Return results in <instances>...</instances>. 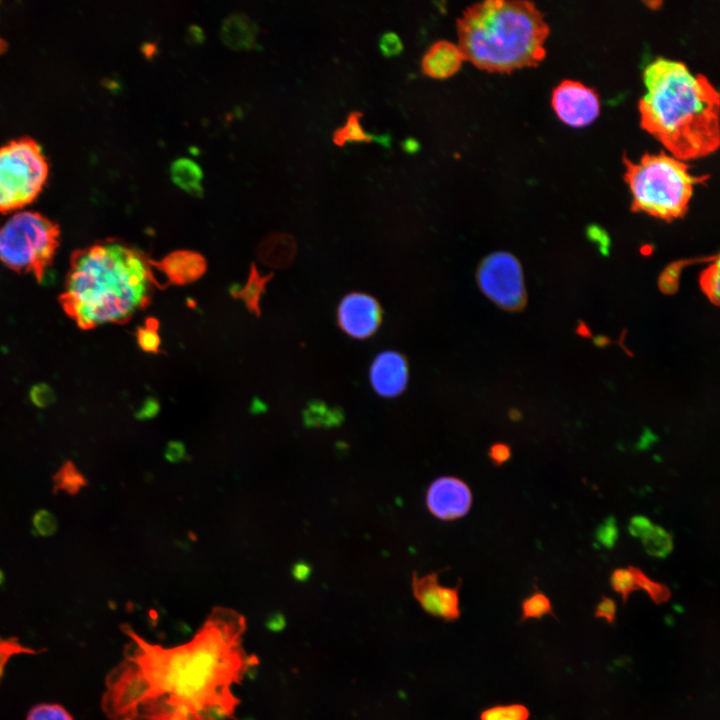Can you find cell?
Returning <instances> with one entry per match:
<instances>
[{
    "mask_svg": "<svg viewBox=\"0 0 720 720\" xmlns=\"http://www.w3.org/2000/svg\"><path fill=\"white\" fill-rule=\"evenodd\" d=\"M247 622L215 607L193 637L165 647L129 625L120 662L105 680L101 706L110 720H234V688L256 658L244 646Z\"/></svg>",
    "mask_w": 720,
    "mask_h": 720,
    "instance_id": "6da1fadb",
    "label": "cell"
},
{
    "mask_svg": "<svg viewBox=\"0 0 720 720\" xmlns=\"http://www.w3.org/2000/svg\"><path fill=\"white\" fill-rule=\"evenodd\" d=\"M643 82L640 125L673 157L697 159L718 149L720 98L705 75L692 74L681 61L659 57L645 67Z\"/></svg>",
    "mask_w": 720,
    "mask_h": 720,
    "instance_id": "7a4b0ae2",
    "label": "cell"
},
{
    "mask_svg": "<svg viewBox=\"0 0 720 720\" xmlns=\"http://www.w3.org/2000/svg\"><path fill=\"white\" fill-rule=\"evenodd\" d=\"M152 272L145 256L118 239L72 252L59 303L83 330L127 322L150 300Z\"/></svg>",
    "mask_w": 720,
    "mask_h": 720,
    "instance_id": "3957f363",
    "label": "cell"
},
{
    "mask_svg": "<svg viewBox=\"0 0 720 720\" xmlns=\"http://www.w3.org/2000/svg\"><path fill=\"white\" fill-rule=\"evenodd\" d=\"M456 21L463 59L479 69L510 73L545 58L550 29L532 1L486 0L467 7Z\"/></svg>",
    "mask_w": 720,
    "mask_h": 720,
    "instance_id": "277c9868",
    "label": "cell"
},
{
    "mask_svg": "<svg viewBox=\"0 0 720 720\" xmlns=\"http://www.w3.org/2000/svg\"><path fill=\"white\" fill-rule=\"evenodd\" d=\"M623 163L624 180L632 194V210L666 221L682 217L694 185L709 178L708 175L693 176L687 163L663 151L645 153L638 162H632L624 154Z\"/></svg>",
    "mask_w": 720,
    "mask_h": 720,
    "instance_id": "5b68a950",
    "label": "cell"
},
{
    "mask_svg": "<svg viewBox=\"0 0 720 720\" xmlns=\"http://www.w3.org/2000/svg\"><path fill=\"white\" fill-rule=\"evenodd\" d=\"M60 244L59 225L36 211H20L0 227V262L41 283Z\"/></svg>",
    "mask_w": 720,
    "mask_h": 720,
    "instance_id": "8992f818",
    "label": "cell"
},
{
    "mask_svg": "<svg viewBox=\"0 0 720 720\" xmlns=\"http://www.w3.org/2000/svg\"><path fill=\"white\" fill-rule=\"evenodd\" d=\"M49 171L42 147L32 137L22 136L0 145V212L10 213L36 200Z\"/></svg>",
    "mask_w": 720,
    "mask_h": 720,
    "instance_id": "52a82bcc",
    "label": "cell"
},
{
    "mask_svg": "<svg viewBox=\"0 0 720 720\" xmlns=\"http://www.w3.org/2000/svg\"><path fill=\"white\" fill-rule=\"evenodd\" d=\"M476 280L482 293L502 309L518 311L526 303L522 267L508 252L497 251L483 258Z\"/></svg>",
    "mask_w": 720,
    "mask_h": 720,
    "instance_id": "ba28073f",
    "label": "cell"
},
{
    "mask_svg": "<svg viewBox=\"0 0 720 720\" xmlns=\"http://www.w3.org/2000/svg\"><path fill=\"white\" fill-rule=\"evenodd\" d=\"M551 103L558 118L571 127L587 126L600 114L599 95L579 81L566 79L559 83Z\"/></svg>",
    "mask_w": 720,
    "mask_h": 720,
    "instance_id": "9c48e42d",
    "label": "cell"
},
{
    "mask_svg": "<svg viewBox=\"0 0 720 720\" xmlns=\"http://www.w3.org/2000/svg\"><path fill=\"white\" fill-rule=\"evenodd\" d=\"M379 302L363 292L345 295L337 307V324L349 337L367 339L374 335L382 322Z\"/></svg>",
    "mask_w": 720,
    "mask_h": 720,
    "instance_id": "30bf717a",
    "label": "cell"
},
{
    "mask_svg": "<svg viewBox=\"0 0 720 720\" xmlns=\"http://www.w3.org/2000/svg\"><path fill=\"white\" fill-rule=\"evenodd\" d=\"M425 502L434 517L452 521L464 517L469 512L472 506V492L462 479L442 476L429 485Z\"/></svg>",
    "mask_w": 720,
    "mask_h": 720,
    "instance_id": "8fae6325",
    "label": "cell"
},
{
    "mask_svg": "<svg viewBox=\"0 0 720 720\" xmlns=\"http://www.w3.org/2000/svg\"><path fill=\"white\" fill-rule=\"evenodd\" d=\"M443 570L431 572L424 576H419L417 572H414L412 575V592L415 599L427 613L452 621L460 616V584L455 587L439 584L438 575Z\"/></svg>",
    "mask_w": 720,
    "mask_h": 720,
    "instance_id": "7c38bea8",
    "label": "cell"
},
{
    "mask_svg": "<svg viewBox=\"0 0 720 720\" xmlns=\"http://www.w3.org/2000/svg\"><path fill=\"white\" fill-rule=\"evenodd\" d=\"M409 368L405 356L397 351L379 353L369 369V380L374 391L385 398L399 396L407 387Z\"/></svg>",
    "mask_w": 720,
    "mask_h": 720,
    "instance_id": "4fadbf2b",
    "label": "cell"
},
{
    "mask_svg": "<svg viewBox=\"0 0 720 720\" xmlns=\"http://www.w3.org/2000/svg\"><path fill=\"white\" fill-rule=\"evenodd\" d=\"M154 265L174 284L195 281L206 271L205 259L192 251H175Z\"/></svg>",
    "mask_w": 720,
    "mask_h": 720,
    "instance_id": "5bb4252c",
    "label": "cell"
},
{
    "mask_svg": "<svg viewBox=\"0 0 720 720\" xmlns=\"http://www.w3.org/2000/svg\"><path fill=\"white\" fill-rule=\"evenodd\" d=\"M463 56L458 46L440 40L435 42L422 58L423 72L433 78H447L458 71Z\"/></svg>",
    "mask_w": 720,
    "mask_h": 720,
    "instance_id": "9a60e30c",
    "label": "cell"
},
{
    "mask_svg": "<svg viewBox=\"0 0 720 720\" xmlns=\"http://www.w3.org/2000/svg\"><path fill=\"white\" fill-rule=\"evenodd\" d=\"M258 27L242 13L229 15L221 27L222 42L233 50L247 51L256 46Z\"/></svg>",
    "mask_w": 720,
    "mask_h": 720,
    "instance_id": "2e32d148",
    "label": "cell"
},
{
    "mask_svg": "<svg viewBox=\"0 0 720 720\" xmlns=\"http://www.w3.org/2000/svg\"><path fill=\"white\" fill-rule=\"evenodd\" d=\"M171 179L175 185L189 193L200 197L203 194L201 167L189 158H179L170 167Z\"/></svg>",
    "mask_w": 720,
    "mask_h": 720,
    "instance_id": "e0dca14e",
    "label": "cell"
},
{
    "mask_svg": "<svg viewBox=\"0 0 720 720\" xmlns=\"http://www.w3.org/2000/svg\"><path fill=\"white\" fill-rule=\"evenodd\" d=\"M53 493L65 492L76 495L88 485L86 477L80 472L73 461H65L52 477Z\"/></svg>",
    "mask_w": 720,
    "mask_h": 720,
    "instance_id": "ac0fdd59",
    "label": "cell"
},
{
    "mask_svg": "<svg viewBox=\"0 0 720 720\" xmlns=\"http://www.w3.org/2000/svg\"><path fill=\"white\" fill-rule=\"evenodd\" d=\"M344 415L339 408H330L322 401H311L303 412L307 427H333L343 422Z\"/></svg>",
    "mask_w": 720,
    "mask_h": 720,
    "instance_id": "d6986e66",
    "label": "cell"
},
{
    "mask_svg": "<svg viewBox=\"0 0 720 720\" xmlns=\"http://www.w3.org/2000/svg\"><path fill=\"white\" fill-rule=\"evenodd\" d=\"M270 277L271 275L267 278L260 276L255 266L252 265L246 285L239 289L232 288L231 293L235 297L238 296L242 298L252 312L259 314L258 301L264 291L265 283Z\"/></svg>",
    "mask_w": 720,
    "mask_h": 720,
    "instance_id": "ffe728a7",
    "label": "cell"
},
{
    "mask_svg": "<svg viewBox=\"0 0 720 720\" xmlns=\"http://www.w3.org/2000/svg\"><path fill=\"white\" fill-rule=\"evenodd\" d=\"M361 116V112L350 113L346 124L334 131L332 140L336 145L342 146L348 141L370 142L373 139L372 135L366 133L362 128L360 124Z\"/></svg>",
    "mask_w": 720,
    "mask_h": 720,
    "instance_id": "44dd1931",
    "label": "cell"
},
{
    "mask_svg": "<svg viewBox=\"0 0 720 720\" xmlns=\"http://www.w3.org/2000/svg\"><path fill=\"white\" fill-rule=\"evenodd\" d=\"M642 539L647 553L656 557H665L673 549L671 534L659 526H652Z\"/></svg>",
    "mask_w": 720,
    "mask_h": 720,
    "instance_id": "7402d4cb",
    "label": "cell"
},
{
    "mask_svg": "<svg viewBox=\"0 0 720 720\" xmlns=\"http://www.w3.org/2000/svg\"><path fill=\"white\" fill-rule=\"evenodd\" d=\"M629 567L634 575L637 589L646 591L654 603L661 604L670 599L671 591L667 585L653 581L637 567Z\"/></svg>",
    "mask_w": 720,
    "mask_h": 720,
    "instance_id": "603a6c76",
    "label": "cell"
},
{
    "mask_svg": "<svg viewBox=\"0 0 720 720\" xmlns=\"http://www.w3.org/2000/svg\"><path fill=\"white\" fill-rule=\"evenodd\" d=\"M521 606L523 620L529 618L539 619L546 614L554 616L549 598L541 592H534L522 602Z\"/></svg>",
    "mask_w": 720,
    "mask_h": 720,
    "instance_id": "cb8c5ba5",
    "label": "cell"
},
{
    "mask_svg": "<svg viewBox=\"0 0 720 720\" xmlns=\"http://www.w3.org/2000/svg\"><path fill=\"white\" fill-rule=\"evenodd\" d=\"M529 710L521 704L500 705L486 709L481 720H527Z\"/></svg>",
    "mask_w": 720,
    "mask_h": 720,
    "instance_id": "d4e9b609",
    "label": "cell"
},
{
    "mask_svg": "<svg viewBox=\"0 0 720 720\" xmlns=\"http://www.w3.org/2000/svg\"><path fill=\"white\" fill-rule=\"evenodd\" d=\"M40 651L23 645L17 638L0 636V682L9 660L19 654H38Z\"/></svg>",
    "mask_w": 720,
    "mask_h": 720,
    "instance_id": "484cf974",
    "label": "cell"
},
{
    "mask_svg": "<svg viewBox=\"0 0 720 720\" xmlns=\"http://www.w3.org/2000/svg\"><path fill=\"white\" fill-rule=\"evenodd\" d=\"M700 286L713 304L719 302V261L712 262L700 275Z\"/></svg>",
    "mask_w": 720,
    "mask_h": 720,
    "instance_id": "4316f807",
    "label": "cell"
},
{
    "mask_svg": "<svg viewBox=\"0 0 720 720\" xmlns=\"http://www.w3.org/2000/svg\"><path fill=\"white\" fill-rule=\"evenodd\" d=\"M158 326L156 319L148 318L144 326L137 330V342L142 350L153 353L158 352L160 346Z\"/></svg>",
    "mask_w": 720,
    "mask_h": 720,
    "instance_id": "83f0119b",
    "label": "cell"
},
{
    "mask_svg": "<svg viewBox=\"0 0 720 720\" xmlns=\"http://www.w3.org/2000/svg\"><path fill=\"white\" fill-rule=\"evenodd\" d=\"M610 583L612 588L621 595L624 603L628 600L629 595L637 590L630 567L615 569L611 574Z\"/></svg>",
    "mask_w": 720,
    "mask_h": 720,
    "instance_id": "f1b7e54d",
    "label": "cell"
},
{
    "mask_svg": "<svg viewBox=\"0 0 720 720\" xmlns=\"http://www.w3.org/2000/svg\"><path fill=\"white\" fill-rule=\"evenodd\" d=\"M26 720H74L70 713L58 704H39L28 713Z\"/></svg>",
    "mask_w": 720,
    "mask_h": 720,
    "instance_id": "f546056e",
    "label": "cell"
},
{
    "mask_svg": "<svg viewBox=\"0 0 720 720\" xmlns=\"http://www.w3.org/2000/svg\"><path fill=\"white\" fill-rule=\"evenodd\" d=\"M688 261H678L669 265L659 277V287L666 294L674 293L679 285L681 269Z\"/></svg>",
    "mask_w": 720,
    "mask_h": 720,
    "instance_id": "4dcf8cb0",
    "label": "cell"
},
{
    "mask_svg": "<svg viewBox=\"0 0 720 720\" xmlns=\"http://www.w3.org/2000/svg\"><path fill=\"white\" fill-rule=\"evenodd\" d=\"M32 524L35 531L41 536H51L57 530V520L47 510L37 511L33 516Z\"/></svg>",
    "mask_w": 720,
    "mask_h": 720,
    "instance_id": "1f68e13d",
    "label": "cell"
},
{
    "mask_svg": "<svg viewBox=\"0 0 720 720\" xmlns=\"http://www.w3.org/2000/svg\"><path fill=\"white\" fill-rule=\"evenodd\" d=\"M597 539L601 544L607 548H612L618 538V529L614 518L610 517L599 526L597 533Z\"/></svg>",
    "mask_w": 720,
    "mask_h": 720,
    "instance_id": "d6a6232c",
    "label": "cell"
},
{
    "mask_svg": "<svg viewBox=\"0 0 720 720\" xmlns=\"http://www.w3.org/2000/svg\"><path fill=\"white\" fill-rule=\"evenodd\" d=\"M379 46L383 55L387 57L398 55L403 49L400 37L394 32L384 33L380 38Z\"/></svg>",
    "mask_w": 720,
    "mask_h": 720,
    "instance_id": "836d02e7",
    "label": "cell"
},
{
    "mask_svg": "<svg viewBox=\"0 0 720 720\" xmlns=\"http://www.w3.org/2000/svg\"><path fill=\"white\" fill-rule=\"evenodd\" d=\"M488 456L494 465L500 466L510 459L511 448L506 443H494L489 448Z\"/></svg>",
    "mask_w": 720,
    "mask_h": 720,
    "instance_id": "e575fe53",
    "label": "cell"
},
{
    "mask_svg": "<svg viewBox=\"0 0 720 720\" xmlns=\"http://www.w3.org/2000/svg\"><path fill=\"white\" fill-rule=\"evenodd\" d=\"M616 616V604L613 599L602 597L595 609L596 618H604L607 622L613 623Z\"/></svg>",
    "mask_w": 720,
    "mask_h": 720,
    "instance_id": "d590c367",
    "label": "cell"
},
{
    "mask_svg": "<svg viewBox=\"0 0 720 720\" xmlns=\"http://www.w3.org/2000/svg\"><path fill=\"white\" fill-rule=\"evenodd\" d=\"M186 457V449L180 441H170L165 449V458L172 463L182 461Z\"/></svg>",
    "mask_w": 720,
    "mask_h": 720,
    "instance_id": "8d00e7d4",
    "label": "cell"
},
{
    "mask_svg": "<svg viewBox=\"0 0 720 720\" xmlns=\"http://www.w3.org/2000/svg\"><path fill=\"white\" fill-rule=\"evenodd\" d=\"M653 525L643 516H635L631 519L629 524V531L633 536L643 537Z\"/></svg>",
    "mask_w": 720,
    "mask_h": 720,
    "instance_id": "74e56055",
    "label": "cell"
},
{
    "mask_svg": "<svg viewBox=\"0 0 720 720\" xmlns=\"http://www.w3.org/2000/svg\"><path fill=\"white\" fill-rule=\"evenodd\" d=\"M160 410L158 401L154 398H148L143 403V406L136 413V418L140 420H146L155 417Z\"/></svg>",
    "mask_w": 720,
    "mask_h": 720,
    "instance_id": "f35d334b",
    "label": "cell"
},
{
    "mask_svg": "<svg viewBox=\"0 0 720 720\" xmlns=\"http://www.w3.org/2000/svg\"><path fill=\"white\" fill-rule=\"evenodd\" d=\"M52 394L48 389L38 388L32 392V400L38 406H46L52 401Z\"/></svg>",
    "mask_w": 720,
    "mask_h": 720,
    "instance_id": "ab89813d",
    "label": "cell"
},
{
    "mask_svg": "<svg viewBox=\"0 0 720 720\" xmlns=\"http://www.w3.org/2000/svg\"><path fill=\"white\" fill-rule=\"evenodd\" d=\"M311 566L304 561L297 562L292 569L293 576L299 580H306L311 574Z\"/></svg>",
    "mask_w": 720,
    "mask_h": 720,
    "instance_id": "60d3db41",
    "label": "cell"
},
{
    "mask_svg": "<svg viewBox=\"0 0 720 720\" xmlns=\"http://www.w3.org/2000/svg\"><path fill=\"white\" fill-rule=\"evenodd\" d=\"M186 39L190 44L198 45L204 42L205 35L199 26L191 25L188 29Z\"/></svg>",
    "mask_w": 720,
    "mask_h": 720,
    "instance_id": "b9f144b4",
    "label": "cell"
},
{
    "mask_svg": "<svg viewBox=\"0 0 720 720\" xmlns=\"http://www.w3.org/2000/svg\"><path fill=\"white\" fill-rule=\"evenodd\" d=\"M142 52L146 58H152L157 53V46L154 43H145Z\"/></svg>",
    "mask_w": 720,
    "mask_h": 720,
    "instance_id": "7bdbcfd3",
    "label": "cell"
},
{
    "mask_svg": "<svg viewBox=\"0 0 720 720\" xmlns=\"http://www.w3.org/2000/svg\"><path fill=\"white\" fill-rule=\"evenodd\" d=\"M267 410V406L260 399H254L251 405V412L253 414L263 413Z\"/></svg>",
    "mask_w": 720,
    "mask_h": 720,
    "instance_id": "ee69618b",
    "label": "cell"
},
{
    "mask_svg": "<svg viewBox=\"0 0 720 720\" xmlns=\"http://www.w3.org/2000/svg\"><path fill=\"white\" fill-rule=\"evenodd\" d=\"M7 49H8L7 41L0 36V55L5 53Z\"/></svg>",
    "mask_w": 720,
    "mask_h": 720,
    "instance_id": "f6af8a7d",
    "label": "cell"
},
{
    "mask_svg": "<svg viewBox=\"0 0 720 720\" xmlns=\"http://www.w3.org/2000/svg\"><path fill=\"white\" fill-rule=\"evenodd\" d=\"M2 578H3V575H2V572L0 571V582H1Z\"/></svg>",
    "mask_w": 720,
    "mask_h": 720,
    "instance_id": "bcb514c9",
    "label": "cell"
}]
</instances>
